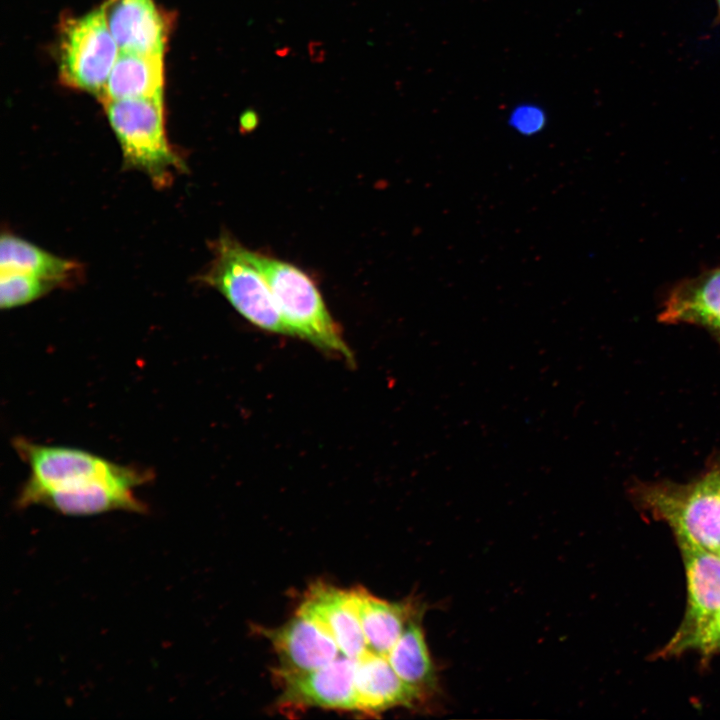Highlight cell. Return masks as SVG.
<instances>
[{
    "label": "cell",
    "instance_id": "8fae6325",
    "mask_svg": "<svg viewBox=\"0 0 720 720\" xmlns=\"http://www.w3.org/2000/svg\"><path fill=\"white\" fill-rule=\"evenodd\" d=\"M103 6L120 51L163 55L168 22L153 0H107Z\"/></svg>",
    "mask_w": 720,
    "mask_h": 720
},
{
    "label": "cell",
    "instance_id": "d6986e66",
    "mask_svg": "<svg viewBox=\"0 0 720 720\" xmlns=\"http://www.w3.org/2000/svg\"><path fill=\"white\" fill-rule=\"evenodd\" d=\"M512 127L523 134H534L543 128L544 112L538 107L528 104L517 107L511 114Z\"/></svg>",
    "mask_w": 720,
    "mask_h": 720
},
{
    "label": "cell",
    "instance_id": "5bb4252c",
    "mask_svg": "<svg viewBox=\"0 0 720 720\" xmlns=\"http://www.w3.org/2000/svg\"><path fill=\"white\" fill-rule=\"evenodd\" d=\"M348 592L359 618L367 649L377 655L386 657L408 623L423 614V609L415 601L389 602L362 588Z\"/></svg>",
    "mask_w": 720,
    "mask_h": 720
},
{
    "label": "cell",
    "instance_id": "5b68a950",
    "mask_svg": "<svg viewBox=\"0 0 720 720\" xmlns=\"http://www.w3.org/2000/svg\"><path fill=\"white\" fill-rule=\"evenodd\" d=\"M199 280L218 290L256 327L291 336L266 279L246 256L245 247L229 234L218 238L214 257Z\"/></svg>",
    "mask_w": 720,
    "mask_h": 720
},
{
    "label": "cell",
    "instance_id": "30bf717a",
    "mask_svg": "<svg viewBox=\"0 0 720 720\" xmlns=\"http://www.w3.org/2000/svg\"><path fill=\"white\" fill-rule=\"evenodd\" d=\"M265 634L274 647L281 664L278 671L310 672L340 657L333 638L314 620L297 613L289 622Z\"/></svg>",
    "mask_w": 720,
    "mask_h": 720
},
{
    "label": "cell",
    "instance_id": "8992f818",
    "mask_svg": "<svg viewBox=\"0 0 720 720\" xmlns=\"http://www.w3.org/2000/svg\"><path fill=\"white\" fill-rule=\"evenodd\" d=\"M119 53L103 5L61 23L58 68L64 85L99 97Z\"/></svg>",
    "mask_w": 720,
    "mask_h": 720
},
{
    "label": "cell",
    "instance_id": "44dd1931",
    "mask_svg": "<svg viewBox=\"0 0 720 720\" xmlns=\"http://www.w3.org/2000/svg\"><path fill=\"white\" fill-rule=\"evenodd\" d=\"M257 121V114L252 110L246 111L240 118L241 127L246 130L254 128Z\"/></svg>",
    "mask_w": 720,
    "mask_h": 720
},
{
    "label": "cell",
    "instance_id": "2e32d148",
    "mask_svg": "<svg viewBox=\"0 0 720 720\" xmlns=\"http://www.w3.org/2000/svg\"><path fill=\"white\" fill-rule=\"evenodd\" d=\"M422 616L408 623L386 658L397 675L426 702L439 692V682L425 639Z\"/></svg>",
    "mask_w": 720,
    "mask_h": 720
},
{
    "label": "cell",
    "instance_id": "7402d4cb",
    "mask_svg": "<svg viewBox=\"0 0 720 720\" xmlns=\"http://www.w3.org/2000/svg\"><path fill=\"white\" fill-rule=\"evenodd\" d=\"M711 468H712L713 471L715 472V475H716L717 480H718L719 488H720V461H718V462L714 463L713 465H711Z\"/></svg>",
    "mask_w": 720,
    "mask_h": 720
},
{
    "label": "cell",
    "instance_id": "e0dca14e",
    "mask_svg": "<svg viewBox=\"0 0 720 720\" xmlns=\"http://www.w3.org/2000/svg\"><path fill=\"white\" fill-rule=\"evenodd\" d=\"M1 271L21 272L54 284L56 287L73 279L80 271L78 263L53 255L10 233L0 242Z\"/></svg>",
    "mask_w": 720,
    "mask_h": 720
},
{
    "label": "cell",
    "instance_id": "9c48e42d",
    "mask_svg": "<svg viewBox=\"0 0 720 720\" xmlns=\"http://www.w3.org/2000/svg\"><path fill=\"white\" fill-rule=\"evenodd\" d=\"M657 318L664 324L704 328L720 344V266L674 284Z\"/></svg>",
    "mask_w": 720,
    "mask_h": 720
},
{
    "label": "cell",
    "instance_id": "7c38bea8",
    "mask_svg": "<svg viewBox=\"0 0 720 720\" xmlns=\"http://www.w3.org/2000/svg\"><path fill=\"white\" fill-rule=\"evenodd\" d=\"M297 613L321 626L336 642L343 656L358 659L368 651L348 591L317 584L307 593Z\"/></svg>",
    "mask_w": 720,
    "mask_h": 720
},
{
    "label": "cell",
    "instance_id": "3957f363",
    "mask_svg": "<svg viewBox=\"0 0 720 720\" xmlns=\"http://www.w3.org/2000/svg\"><path fill=\"white\" fill-rule=\"evenodd\" d=\"M102 104L126 168L144 173L160 188L186 169L167 139L163 97L110 100Z\"/></svg>",
    "mask_w": 720,
    "mask_h": 720
},
{
    "label": "cell",
    "instance_id": "9a60e30c",
    "mask_svg": "<svg viewBox=\"0 0 720 720\" xmlns=\"http://www.w3.org/2000/svg\"><path fill=\"white\" fill-rule=\"evenodd\" d=\"M162 54L120 51L104 88L101 102L163 97Z\"/></svg>",
    "mask_w": 720,
    "mask_h": 720
},
{
    "label": "cell",
    "instance_id": "ac0fdd59",
    "mask_svg": "<svg viewBox=\"0 0 720 720\" xmlns=\"http://www.w3.org/2000/svg\"><path fill=\"white\" fill-rule=\"evenodd\" d=\"M55 287L54 284L30 274L1 271L0 305L3 309L26 305Z\"/></svg>",
    "mask_w": 720,
    "mask_h": 720
},
{
    "label": "cell",
    "instance_id": "cb8c5ba5",
    "mask_svg": "<svg viewBox=\"0 0 720 720\" xmlns=\"http://www.w3.org/2000/svg\"><path fill=\"white\" fill-rule=\"evenodd\" d=\"M717 554L720 556V551Z\"/></svg>",
    "mask_w": 720,
    "mask_h": 720
},
{
    "label": "cell",
    "instance_id": "7a4b0ae2",
    "mask_svg": "<svg viewBox=\"0 0 720 720\" xmlns=\"http://www.w3.org/2000/svg\"><path fill=\"white\" fill-rule=\"evenodd\" d=\"M245 253L269 284L291 336L351 361V351L313 280L289 262L246 247Z\"/></svg>",
    "mask_w": 720,
    "mask_h": 720
},
{
    "label": "cell",
    "instance_id": "52a82bcc",
    "mask_svg": "<svg viewBox=\"0 0 720 720\" xmlns=\"http://www.w3.org/2000/svg\"><path fill=\"white\" fill-rule=\"evenodd\" d=\"M687 579V607L683 620L658 654L676 656L720 612V556L687 543H679Z\"/></svg>",
    "mask_w": 720,
    "mask_h": 720
},
{
    "label": "cell",
    "instance_id": "ba28073f",
    "mask_svg": "<svg viewBox=\"0 0 720 720\" xmlns=\"http://www.w3.org/2000/svg\"><path fill=\"white\" fill-rule=\"evenodd\" d=\"M355 664L356 659L341 655L314 671H278L283 687L282 705L358 711Z\"/></svg>",
    "mask_w": 720,
    "mask_h": 720
},
{
    "label": "cell",
    "instance_id": "ffe728a7",
    "mask_svg": "<svg viewBox=\"0 0 720 720\" xmlns=\"http://www.w3.org/2000/svg\"><path fill=\"white\" fill-rule=\"evenodd\" d=\"M697 650L705 656L720 653V612L687 645L686 651Z\"/></svg>",
    "mask_w": 720,
    "mask_h": 720
},
{
    "label": "cell",
    "instance_id": "4fadbf2b",
    "mask_svg": "<svg viewBox=\"0 0 720 720\" xmlns=\"http://www.w3.org/2000/svg\"><path fill=\"white\" fill-rule=\"evenodd\" d=\"M355 690L358 711L379 713L394 707L424 704L420 694L407 685L384 656L367 651L356 659Z\"/></svg>",
    "mask_w": 720,
    "mask_h": 720
},
{
    "label": "cell",
    "instance_id": "277c9868",
    "mask_svg": "<svg viewBox=\"0 0 720 720\" xmlns=\"http://www.w3.org/2000/svg\"><path fill=\"white\" fill-rule=\"evenodd\" d=\"M14 447L30 468L17 500L21 507L31 506L37 496L49 491L73 490L105 480L149 478L146 472L77 448L44 445L24 438L16 439Z\"/></svg>",
    "mask_w": 720,
    "mask_h": 720
},
{
    "label": "cell",
    "instance_id": "603a6c76",
    "mask_svg": "<svg viewBox=\"0 0 720 720\" xmlns=\"http://www.w3.org/2000/svg\"><path fill=\"white\" fill-rule=\"evenodd\" d=\"M715 2H716V5H717V10H718L717 18H718V20L720 21V0H715Z\"/></svg>",
    "mask_w": 720,
    "mask_h": 720
},
{
    "label": "cell",
    "instance_id": "6da1fadb",
    "mask_svg": "<svg viewBox=\"0 0 720 720\" xmlns=\"http://www.w3.org/2000/svg\"><path fill=\"white\" fill-rule=\"evenodd\" d=\"M631 492L642 509L671 527L678 543L720 551V488L711 467L689 483L638 482Z\"/></svg>",
    "mask_w": 720,
    "mask_h": 720
}]
</instances>
